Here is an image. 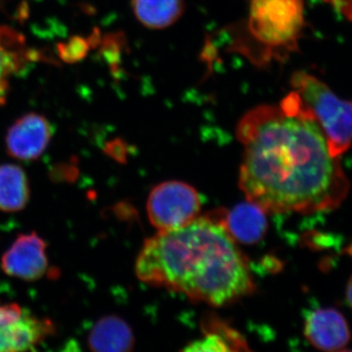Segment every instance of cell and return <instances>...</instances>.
Instances as JSON below:
<instances>
[{"instance_id": "obj_1", "label": "cell", "mask_w": 352, "mask_h": 352, "mask_svg": "<svg viewBox=\"0 0 352 352\" xmlns=\"http://www.w3.org/2000/svg\"><path fill=\"white\" fill-rule=\"evenodd\" d=\"M236 133L244 147L240 188L266 214L327 212L346 198L349 180L295 91L280 106L249 111Z\"/></svg>"}, {"instance_id": "obj_16", "label": "cell", "mask_w": 352, "mask_h": 352, "mask_svg": "<svg viewBox=\"0 0 352 352\" xmlns=\"http://www.w3.org/2000/svg\"><path fill=\"white\" fill-rule=\"evenodd\" d=\"M89 46V39L75 36L69 39L68 43H60L58 52L66 63H76L87 56Z\"/></svg>"}, {"instance_id": "obj_18", "label": "cell", "mask_w": 352, "mask_h": 352, "mask_svg": "<svg viewBox=\"0 0 352 352\" xmlns=\"http://www.w3.org/2000/svg\"><path fill=\"white\" fill-rule=\"evenodd\" d=\"M346 300L347 302H349V305L352 307V276L346 287Z\"/></svg>"}, {"instance_id": "obj_3", "label": "cell", "mask_w": 352, "mask_h": 352, "mask_svg": "<svg viewBox=\"0 0 352 352\" xmlns=\"http://www.w3.org/2000/svg\"><path fill=\"white\" fill-rule=\"evenodd\" d=\"M291 82L303 107L323 132L330 154L342 156L352 144V102L342 100L325 83L303 72H296Z\"/></svg>"}, {"instance_id": "obj_6", "label": "cell", "mask_w": 352, "mask_h": 352, "mask_svg": "<svg viewBox=\"0 0 352 352\" xmlns=\"http://www.w3.org/2000/svg\"><path fill=\"white\" fill-rule=\"evenodd\" d=\"M54 332L50 319L36 316L17 303L0 302V351H32Z\"/></svg>"}, {"instance_id": "obj_4", "label": "cell", "mask_w": 352, "mask_h": 352, "mask_svg": "<svg viewBox=\"0 0 352 352\" xmlns=\"http://www.w3.org/2000/svg\"><path fill=\"white\" fill-rule=\"evenodd\" d=\"M305 25L302 0H251L250 32L274 50H294Z\"/></svg>"}, {"instance_id": "obj_10", "label": "cell", "mask_w": 352, "mask_h": 352, "mask_svg": "<svg viewBox=\"0 0 352 352\" xmlns=\"http://www.w3.org/2000/svg\"><path fill=\"white\" fill-rule=\"evenodd\" d=\"M221 220L233 239L243 244L259 242L267 229L266 212L251 201L235 206Z\"/></svg>"}, {"instance_id": "obj_12", "label": "cell", "mask_w": 352, "mask_h": 352, "mask_svg": "<svg viewBox=\"0 0 352 352\" xmlns=\"http://www.w3.org/2000/svg\"><path fill=\"white\" fill-rule=\"evenodd\" d=\"M30 200V184L25 171L17 164L0 166V210L17 212Z\"/></svg>"}, {"instance_id": "obj_2", "label": "cell", "mask_w": 352, "mask_h": 352, "mask_svg": "<svg viewBox=\"0 0 352 352\" xmlns=\"http://www.w3.org/2000/svg\"><path fill=\"white\" fill-rule=\"evenodd\" d=\"M221 219L197 217L146 240L135 263L140 281L221 307L254 289L249 263Z\"/></svg>"}, {"instance_id": "obj_17", "label": "cell", "mask_w": 352, "mask_h": 352, "mask_svg": "<svg viewBox=\"0 0 352 352\" xmlns=\"http://www.w3.org/2000/svg\"><path fill=\"white\" fill-rule=\"evenodd\" d=\"M338 13L352 22V0H323Z\"/></svg>"}, {"instance_id": "obj_14", "label": "cell", "mask_w": 352, "mask_h": 352, "mask_svg": "<svg viewBox=\"0 0 352 352\" xmlns=\"http://www.w3.org/2000/svg\"><path fill=\"white\" fill-rule=\"evenodd\" d=\"M23 39L8 29L0 30V106L6 103L9 78L22 66Z\"/></svg>"}, {"instance_id": "obj_13", "label": "cell", "mask_w": 352, "mask_h": 352, "mask_svg": "<svg viewBox=\"0 0 352 352\" xmlns=\"http://www.w3.org/2000/svg\"><path fill=\"white\" fill-rule=\"evenodd\" d=\"M136 19L148 29L163 30L175 24L185 10L184 0H133Z\"/></svg>"}, {"instance_id": "obj_11", "label": "cell", "mask_w": 352, "mask_h": 352, "mask_svg": "<svg viewBox=\"0 0 352 352\" xmlns=\"http://www.w3.org/2000/svg\"><path fill=\"white\" fill-rule=\"evenodd\" d=\"M133 344L131 328L124 319L116 315L99 319L88 333L87 346L92 351H131Z\"/></svg>"}, {"instance_id": "obj_5", "label": "cell", "mask_w": 352, "mask_h": 352, "mask_svg": "<svg viewBox=\"0 0 352 352\" xmlns=\"http://www.w3.org/2000/svg\"><path fill=\"white\" fill-rule=\"evenodd\" d=\"M201 199L194 187L182 182H166L152 190L147 212L157 230H170L198 217Z\"/></svg>"}, {"instance_id": "obj_15", "label": "cell", "mask_w": 352, "mask_h": 352, "mask_svg": "<svg viewBox=\"0 0 352 352\" xmlns=\"http://www.w3.org/2000/svg\"><path fill=\"white\" fill-rule=\"evenodd\" d=\"M242 336L221 322L212 321L205 329L200 340L185 349L188 351H230L248 349Z\"/></svg>"}, {"instance_id": "obj_8", "label": "cell", "mask_w": 352, "mask_h": 352, "mask_svg": "<svg viewBox=\"0 0 352 352\" xmlns=\"http://www.w3.org/2000/svg\"><path fill=\"white\" fill-rule=\"evenodd\" d=\"M51 136L52 131L45 117L36 113H25L7 131V153L20 161H34L45 151Z\"/></svg>"}, {"instance_id": "obj_7", "label": "cell", "mask_w": 352, "mask_h": 352, "mask_svg": "<svg viewBox=\"0 0 352 352\" xmlns=\"http://www.w3.org/2000/svg\"><path fill=\"white\" fill-rule=\"evenodd\" d=\"M8 276L27 282L41 279L48 270L45 241L36 232L21 234L1 258Z\"/></svg>"}, {"instance_id": "obj_9", "label": "cell", "mask_w": 352, "mask_h": 352, "mask_svg": "<svg viewBox=\"0 0 352 352\" xmlns=\"http://www.w3.org/2000/svg\"><path fill=\"white\" fill-rule=\"evenodd\" d=\"M305 333L315 347L325 351H340L351 340L346 319L335 308H318L307 314Z\"/></svg>"}]
</instances>
